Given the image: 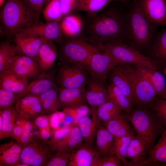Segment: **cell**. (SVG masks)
Returning <instances> with one entry per match:
<instances>
[{
  "instance_id": "20",
  "label": "cell",
  "mask_w": 166,
  "mask_h": 166,
  "mask_svg": "<svg viewBox=\"0 0 166 166\" xmlns=\"http://www.w3.org/2000/svg\"><path fill=\"white\" fill-rule=\"evenodd\" d=\"M83 141L77 124L74 123L70 126L69 132L62 139L48 145L53 152H71L76 146Z\"/></svg>"
},
{
  "instance_id": "56",
  "label": "cell",
  "mask_w": 166,
  "mask_h": 166,
  "mask_svg": "<svg viewBox=\"0 0 166 166\" xmlns=\"http://www.w3.org/2000/svg\"><path fill=\"white\" fill-rule=\"evenodd\" d=\"M163 72L166 75V66H165V67L164 69L163 70Z\"/></svg>"
},
{
  "instance_id": "29",
  "label": "cell",
  "mask_w": 166,
  "mask_h": 166,
  "mask_svg": "<svg viewBox=\"0 0 166 166\" xmlns=\"http://www.w3.org/2000/svg\"><path fill=\"white\" fill-rule=\"evenodd\" d=\"M146 56L153 61L166 65V28L158 32Z\"/></svg>"
},
{
  "instance_id": "55",
  "label": "cell",
  "mask_w": 166,
  "mask_h": 166,
  "mask_svg": "<svg viewBox=\"0 0 166 166\" xmlns=\"http://www.w3.org/2000/svg\"><path fill=\"white\" fill-rule=\"evenodd\" d=\"M122 2L124 3L127 2L128 0H117Z\"/></svg>"
},
{
  "instance_id": "19",
  "label": "cell",
  "mask_w": 166,
  "mask_h": 166,
  "mask_svg": "<svg viewBox=\"0 0 166 166\" xmlns=\"http://www.w3.org/2000/svg\"><path fill=\"white\" fill-rule=\"evenodd\" d=\"M95 137L94 148L99 155L106 156L115 155L114 138L101 122L97 124Z\"/></svg>"
},
{
  "instance_id": "10",
  "label": "cell",
  "mask_w": 166,
  "mask_h": 166,
  "mask_svg": "<svg viewBox=\"0 0 166 166\" xmlns=\"http://www.w3.org/2000/svg\"><path fill=\"white\" fill-rule=\"evenodd\" d=\"M118 65L111 56L100 50L92 56L85 66L90 76L106 83L110 71Z\"/></svg>"
},
{
  "instance_id": "3",
  "label": "cell",
  "mask_w": 166,
  "mask_h": 166,
  "mask_svg": "<svg viewBox=\"0 0 166 166\" xmlns=\"http://www.w3.org/2000/svg\"><path fill=\"white\" fill-rule=\"evenodd\" d=\"M39 17L22 0H6L0 11L2 25L10 36L37 23Z\"/></svg>"
},
{
  "instance_id": "42",
  "label": "cell",
  "mask_w": 166,
  "mask_h": 166,
  "mask_svg": "<svg viewBox=\"0 0 166 166\" xmlns=\"http://www.w3.org/2000/svg\"><path fill=\"white\" fill-rule=\"evenodd\" d=\"M150 108L156 113L163 127L166 128V99L158 97Z\"/></svg>"
},
{
  "instance_id": "35",
  "label": "cell",
  "mask_w": 166,
  "mask_h": 166,
  "mask_svg": "<svg viewBox=\"0 0 166 166\" xmlns=\"http://www.w3.org/2000/svg\"><path fill=\"white\" fill-rule=\"evenodd\" d=\"M97 123L93 118L88 116L84 117L77 123L83 140L86 144L93 146L95 136Z\"/></svg>"
},
{
  "instance_id": "11",
  "label": "cell",
  "mask_w": 166,
  "mask_h": 166,
  "mask_svg": "<svg viewBox=\"0 0 166 166\" xmlns=\"http://www.w3.org/2000/svg\"><path fill=\"white\" fill-rule=\"evenodd\" d=\"M140 8L152 23L158 26L166 25V0H138Z\"/></svg>"
},
{
  "instance_id": "14",
  "label": "cell",
  "mask_w": 166,
  "mask_h": 166,
  "mask_svg": "<svg viewBox=\"0 0 166 166\" xmlns=\"http://www.w3.org/2000/svg\"><path fill=\"white\" fill-rule=\"evenodd\" d=\"M7 69L28 78L36 77L40 70L35 59L20 54L16 55L12 58Z\"/></svg>"
},
{
  "instance_id": "8",
  "label": "cell",
  "mask_w": 166,
  "mask_h": 166,
  "mask_svg": "<svg viewBox=\"0 0 166 166\" xmlns=\"http://www.w3.org/2000/svg\"><path fill=\"white\" fill-rule=\"evenodd\" d=\"M90 77L84 65L63 64L59 69L56 80L60 88H85Z\"/></svg>"
},
{
  "instance_id": "40",
  "label": "cell",
  "mask_w": 166,
  "mask_h": 166,
  "mask_svg": "<svg viewBox=\"0 0 166 166\" xmlns=\"http://www.w3.org/2000/svg\"><path fill=\"white\" fill-rule=\"evenodd\" d=\"M133 136H124L114 138V154L121 162L123 166H127L128 161L126 160V155L129 144Z\"/></svg>"
},
{
  "instance_id": "44",
  "label": "cell",
  "mask_w": 166,
  "mask_h": 166,
  "mask_svg": "<svg viewBox=\"0 0 166 166\" xmlns=\"http://www.w3.org/2000/svg\"><path fill=\"white\" fill-rule=\"evenodd\" d=\"M20 98L18 93L0 88V110L12 105Z\"/></svg>"
},
{
  "instance_id": "18",
  "label": "cell",
  "mask_w": 166,
  "mask_h": 166,
  "mask_svg": "<svg viewBox=\"0 0 166 166\" xmlns=\"http://www.w3.org/2000/svg\"><path fill=\"white\" fill-rule=\"evenodd\" d=\"M85 91V88H59L58 102L60 108L87 105Z\"/></svg>"
},
{
  "instance_id": "31",
  "label": "cell",
  "mask_w": 166,
  "mask_h": 166,
  "mask_svg": "<svg viewBox=\"0 0 166 166\" xmlns=\"http://www.w3.org/2000/svg\"><path fill=\"white\" fill-rule=\"evenodd\" d=\"M122 109L113 102L107 101L100 106L91 114L92 118L98 123L111 120L121 114Z\"/></svg>"
},
{
  "instance_id": "4",
  "label": "cell",
  "mask_w": 166,
  "mask_h": 166,
  "mask_svg": "<svg viewBox=\"0 0 166 166\" xmlns=\"http://www.w3.org/2000/svg\"><path fill=\"white\" fill-rule=\"evenodd\" d=\"M122 113L150 151L164 130L156 113L150 108L142 106H137L129 113L123 111Z\"/></svg>"
},
{
  "instance_id": "24",
  "label": "cell",
  "mask_w": 166,
  "mask_h": 166,
  "mask_svg": "<svg viewBox=\"0 0 166 166\" xmlns=\"http://www.w3.org/2000/svg\"><path fill=\"white\" fill-rule=\"evenodd\" d=\"M28 78L9 69L0 73V88L17 93L22 92L28 84Z\"/></svg>"
},
{
  "instance_id": "16",
  "label": "cell",
  "mask_w": 166,
  "mask_h": 166,
  "mask_svg": "<svg viewBox=\"0 0 166 166\" xmlns=\"http://www.w3.org/2000/svg\"><path fill=\"white\" fill-rule=\"evenodd\" d=\"M149 151L144 142L136 135L132 137L126 157L130 160L127 166H144L147 159Z\"/></svg>"
},
{
  "instance_id": "50",
  "label": "cell",
  "mask_w": 166,
  "mask_h": 166,
  "mask_svg": "<svg viewBox=\"0 0 166 166\" xmlns=\"http://www.w3.org/2000/svg\"><path fill=\"white\" fill-rule=\"evenodd\" d=\"M49 120L48 118L42 114L38 117L32 121L34 127H36L39 129L46 128L49 126Z\"/></svg>"
},
{
  "instance_id": "25",
  "label": "cell",
  "mask_w": 166,
  "mask_h": 166,
  "mask_svg": "<svg viewBox=\"0 0 166 166\" xmlns=\"http://www.w3.org/2000/svg\"><path fill=\"white\" fill-rule=\"evenodd\" d=\"M102 123L114 138L136 135L131 124L122 112L114 118Z\"/></svg>"
},
{
  "instance_id": "26",
  "label": "cell",
  "mask_w": 166,
  "mask_h": 166,
  "mask_svg": "<svg viewBox=\"0 0 166 166\" xmlns=\"http://www.w3.org/2000/svg\"><path fill=\"white\" fill-rule=\"evenodd\" d=\"M136 70L151 85L159 96L166 87L164 75L156 69L142 65H134Z\"/></svg>"
},
{
  "instance_id": "43",
  "label": "cell",
  "mask_w": 166,
  "mask_h": 166,
  "mask_svg": "<svg viewBox=\"0 0 166 166\" xmlns=\"http://www.w3.org/2000/svg\"><path fill=\"white\" fill-rule=\"evenodd\" d=\"M54 152L46 166H68L71 152L56 151Z\"/></svg>"
},
{
  "instance_id": "2",
  "label": "cell",
  "mask_w": 166,
  "mask_h": 166,
  "mask_svg": "<svg viewBox=\"0 0 166 166\" xmlns=\"http://www.w3.org/2000/svg\"><path fill=\"white\" fill-rule=\"evenodd\" d=\"M126 16L114 10L107 11L97 17L91 27V41L99 45L127 42ZM126 44V43H125Z\"/></svg>"
},
{
  "instance_id": "17",
  "label": "cell",
  "mask_w": 166,
  "mask_h": 166,
  "mask_svg": "<svg viewBox=\"0 0 166 166\" xmlns=\"http://www.w3.org/2000/svg\"><path fill=\"white\" fill-rule=\"evenodd\" d=\"M97 154L93 146L82 142L71 152L68 166H92Z\"/></svg>"
},
{
  "instance_id": "41",
  "label": "cell",
  "mask_w": 166,
  "mask_h": 166,
  "mask_svg": "<svg viewBox=\"0 0 166 166\" xmlns=\"http://www.w3.org/2000/svg\"><path fill=\"white\" fill-rule=\"evenodd\" d=\"M63 112L65 115L71 117L74 123L77 124L82 118L90 114V109L86 105L65 107L63 108Z\"/></svg>"
},
{
  "instance_id": "21",
  "label": "cell",
  "mask_w": 166,
  "mask_h": 166,
  "mask_svg": "<svg viewBox=\"0 0 166 166\" xmlns=\"http://www.w3.org/2000/svg\"><path fill=\"white\" fill-rule=\"evenodd\" d=\"M23 146L17 141H12L0 145V166H16L20 163Z\"/></svg>"
},
{
  "instance_id": "23",
  "label": "cell",
  "mask_w": 166,
  "mask_h": 166,
  "mask_svg": "<svg viewBox=\"0 0 166 166\" xmlns=\"http://www.w3.org/2000/svg\"><path fill=\"white\" fill-rule=\"evenodd\" d=\"M27 33L42 38L51 40L58 39L62 33L58 22L38 23L23 31Z\"/></svg>"
},
{
  "instance_id": "49",
  "label": "cell",
  "mask_w": 166,
  "mask_h": 166,
  "mask_svg": "<svg viewBox=\"0 0 166 166\" xmlns=\"http://www.w3.org/2000/svg\"><path fill=\"white\" fill-rule=\"evenodd\" d=\"M39 16L48 0H22Z\"/></svg>"
},
{
  "instance_id": "36",
  "label": "cell",
  "mask_w": 166,
  "mask_h": 166,
  "mask_svg": "<svg viewBox=\"0 0 166 166\" xmlns=\"http://www.w3.org/2000/svg\"><path fill=\"white\" fill-rule=\"evenodd\" d=\"M60 27L61 32L68 36H73L79 34L82 28V22L77 16L66 15L62 19Z\"/></svg>"
},
{
  "instance_id": "54",
  "label": "cell",
  "mask_w": 166,
  "mask_h": 166,
  "mask_svg": "<svg viewBox=\"0 0 166 166\" xmlns=\"http://www.w3.org/2000/svg\"><path fill=\"white\" fill-rule=\"evenodd\" d=\"M5 0H0V7H2L5 3Z\"/></svg>"
},
{
  "instance_id": "12",
  "label": "cell",
  "mask_w": 166,
  "mask_h": 166,
  "mask_svg": "<svg viewBox=\"0 0 166 166\" xmlns=\"http://www.w3.org/2000/svg\"><path fill=\"white\" fill-rule=\"evenodd\" d=\"M85 89V98L91 107L90 114L108 101L106 83L90 76Z\"/></svg>"
},
{
  "instance_id": "45",
  "label": "cell",
  "mask_w": 166,
  "mask_h": 166,
  "mask_svg": "<svg viewBox=\"0 0 166 166\" xmlns=\"http://www.w3.org/2000/svg\"><path fill=\"white\" fill-rule=\"evenodd\" d=\"M122 163L115 155L101 156L98 154L92 166H120Z\"/></svg>"
},
{
  "instance_id": "32",
  "label": "cell",
  "mask_w": 166,
  "mask_h": 166,
  "mask_svg": "<svg viewBox=\"0 0 166 166\" xmlns=\"http://www.w3.org/2000/svg\"><path fill=\"white\" fill-rule=\"evenodd\" d=\"M158 163L166 164V129H164L158 141L149 151L145 165Z\"/></svg>"
},
{
  "instance_id": "38",
  "label": "cell",
  "mask_w": 166,
  "mask_h": 166,
  "mask_svg": "<svg viewBox=\"0 0 166 166\" xmlns=\"http://www.w3.org/2000/svg\"><path fill=\"white\" fill-rule=\"evenodd\" d=\"M15 45L4 42L0 45V73L7 69L12 58L16 55Z\"/></svg>"
},
{
  "instance_id": "39",
  "label": "cell",
  "mask_w": 166,
  "mask_h": 166,
  "mask_svg": "<svg viewBox=\"0 0 166 166\" xmlns=\"http://www.w3.org/2000/svg\"><path fill=\"white\" fill-rule=\"evenodd\" d=\"M114 0H79L77 10L91 14H95Z\"/></svg>"
},
{
  "instance_id": "28",
  "label": "cell",
  "mask_w": 166,
  "mask_h": 166,
  "mask_svg": "<svg viewBox=\"0 0 166 166\" xmlns=\"http://www.w3.org/2000/svg\"><path fill=\"white\" fill-rule=\"evenodd\" d=\"M55 85L53 78L51 76L41 74L38 78L28 83L24 90L18 94L20 98L30 94L38 95Z\"/></svg>"
},
{
  "instance_id": "9",
  "label": "cell",
  "mask_w": 166,
  "mask_h": 166,
  "mask_svg": "<svg viewBox=\"0 0 166 166\" xmlns=\"http://www.w3.org/2000/svg\"><path fill=\"white\" fill-rule=\"evenodd\" d=\"M52 151L48 145L33 139L23 146L20 163L31 166H46L51 157Z\"/></svg>"
},
{
  "instance_id": "7",
  "label": "cell",
  "mask_w": 166,
  "mask_h": 166,
  "mask_svg": "<svg viewBox=\"0 0 166 166\" xmlns=\"http://www.w3.org/2000/svg\"><path fill=\"white\" fill-rule=\"evenodd\" d=\"M99 51L92 44L80 40H71L61 45L59 56L63 64H81L85 65L92 56Z\"/></svg>"
},
{
  "instance_id": "46",
  "label": "cell",
  "mask_w": 166,
  "mask_h": 166,
  "mask_svg": "<svg viewBox=\"0 0 166 166\" xmlns=\"http://www.w3.org/2000/svg\"><path fill=\"white\" fill-rule=\"evenodd\" d=\"M34 129L32 122L30 121L26 120L23 128L22 134L19 140L24 146L30 141L34 137V134L32 131Z\"/></svg>"
},
{
  "instance_id": "33",
  "label": "cell",
  "mask_w": 166,
  "mask_h": 166,
  "mask_svg": "<svg viewBox=\"0 0 166 166\" xmlns=\"http://www.w3.org/2000/svg\"><path fill=\"white\" fill-rule=\"evenodd\" d=\"M37 96L43 113H53L60 108L58 102V89L56 85L46 92Z\"/></svg>"
},
{
  "instance_id": "52",
  "label": "cell",
  "mask_w": 166,
  "mask_h": 166,
  "mask_svg": "<svg viewBox=\"0 0 166 166\" xmlns=\"http://www.w3.org/2000/svg\"><path fill=\"white\" fill-rule=\"evenodd\" d=\"M158 97L166 99V87L163 93L159 96Z\"/></svg>"
},
{
  "instance_id": "15",
  "label": "cell",
  "mask_w": 166,
  "mask_h": 166,
  "mask_svg": "<svg viewBox=\"0 0 166 166\" xmlns=\"http://www.w3.org/2000/svg\"><path fill=\"white\" fill-rule=\"evenodd\" d=\"M15 107L19 116L32 122L43 113L37 95L30 94L20 98L15 102Z\"/></svg>"
},
{
  "instance_id": "34",
  "label": "cell",
  "mask_w": 166,
  "mask_h": 166,
  "mask_svg": "<svg viewBox=\"0 0 166 166\" xmlns=\"http://www.w3.org/2000/svg\"><path fill=\"white\" fill-rule=\"evenodd\" d=\"M108 100L121 108L123 111L129 113L134 107L128 97L118 87L113 84L107 86Z\"/></svg>"
},
{
  "instance_id": "5",
  "label": "cell",
  "mask_w": 166,
  "mask_h": 166,
  "mask_svg": "<svg viewBox=\"0 0 166 166\" xmlns=\"http://www.w3.org/2000/svg\"><path fill=\"white\" fill-rule=\"evenodd\" d=\"M96 46L101 51L111 56L119 65H142L163 70L166 66L151 59L125 43L99 45Z\"/></svg>"
},
{
  "instance_id": "30",
  "label": "cell",
  "mask_w": 166,
  "mask_h": 166,
  "mask_svg": "<svg viewBox=\"0 0 166 166\" xmlns=\"http://www.w3.org/2000/svg\"><path fill=\"white\" fill-rule=\"evenodd\" d=\"M2 118V126L0 130V139L11 137L18 114L15 107L12 105L0 110Z\"/></svg>"
},
{
  "instance_id": "48",
  "label": "cell",
  "mask_w": 166,
  "mask_h": 166,
  "mask_svg": "<svg viewBox=\"0 0 166 166\" xmlns=\"http://www.w3.org/2000/svg\"><path fill=\"white\" fill-rule=\"evenodd\" d=\"M26 120L18 115L12 132L11 137L19 142L22 133Z\"/></svg>"
},
{
  "instance_id": "51",
  "label": "cell",
  "mask_w": 166,
  "mask_h": 166,
  "mask_svg": "<svg viewBox=\"0 0 166 166\" xmlns=\"http://www.w3.org/2000/svg\"><path fill=\"white\" fill-rule=\"evenodd\" d=\"M48 127L49 126L46 128L39 129L38 135L42 140H46L50 136V133L48 128Z\"/></svg>"
},
{
  "instance_id": "37",
  "label": "cell",
  "mask_w": 166,
  "mask_h": 166,
  "mask_svg": "<svg viewBox=\"0 0 166 166\" xmlns=\"http://www.w3.org/2000/svg\"><path fill=\"white\" fill-rule=\"evenodd\" d=\"M42 12L46 22H58L63 17L59 0H48Z\"/></svg>"
},
{
  "instance_id": "6",
  "label": "cell",
  "mask_w": 166,
  "mask_h": 166,
  "mask_svg": "<svg viewBox=\"0 0 166 166\" xmlns=\"http://www.w3.org/2000/svg\"><path fill=\"white\" fill-rule=\"evenodd\" d=\"M118 65L129 81L136 106L150 108L158 97L152 86L136 70L134 65L128 64Z\"/></svg>"
},
{
  "instance_id": "13",
  "label": "cell",
  "mask_w": 166,
  "mask_h": 166,
  "mask_svg": "<svg viewBox=\"0 0 166 166\" xmlns=\"http://www.w3.org/2000/svg\"><path fill=\"white\" fill-rule=\"evenodd\" d=\"M17 53L36 58L44 39L22 31L15 34Z\"/></svg>"
},
{
  "instance_id": "1",
  "label": "cell",
  "mask_w": 166,
  "mask_h": 166,
  "mask_svg": "<svg viewBox=\"0 0 166 166\" xmlns=\"http://www.w3.org/2000/svg\"><path fill=\"white\" fill-rule=\"evenodd\" d=\"M125 16L128 45L146 56L158 33V26L145 17L138 1L133 4Z\"/></svg>"
},
{
  "instance_id": "53",
  "label": "cell",
  "mask_w": 166,
  "mask_h": 166,
  "mask_svg": "<svg viewBox=\"0 0 166 166\" xmlns=\"http://www.w3.org/2000/svg\"><path fill=\"white\" fill-rule=\"evenodd\" d=\"M29 165L27 164L20 163L18 164L16 166H29Z\"/></svg>"
},
{
  "instance_id": "22",
  "label": "cell",
  "mask_w": 166,
  "mask_h": 166,
  "mask_svg": "<svg viewBox=\"0 0 166 166\" xmlns=\"http://www.w3.org/2000/svg\"><path fill=\"white\" fill-rule=\"evenodd\" d=\"M57 56V49L52 40L44 39L36 58L40 70L45 72L51 68Z\"/></svg>"
},
{
  "instance_id": "27",
  "label": "cell",
  "mask_w": 166,
  "mask_h": 166,
  "mask_svg": "<svg viewBox=\"0 0 166 166\" xmlns=\"http://www.w3.org/2000/svg\"><path fill=\"white\" fill-rule=\"evenodd\" d=\"M107 79L109 84L115 85L125 94L134 108L136 106L129 81L118 65L110 71Z\"/></svg>"
},
{
  "instance_id": "47",
  "label": "cell",
  "mask_w": 166,
  "mask_h": 166,
  "mask_svg": "<svg viewBox=\"0 0 166 166\" xmlns=\"http://www.w3.org/2000/svg\"><path fill=\"white\" fill-rule=\"evenodd\" d=\"M63 17L77 10L79 0H59Z\"/></svg>"
}]
</instances>
